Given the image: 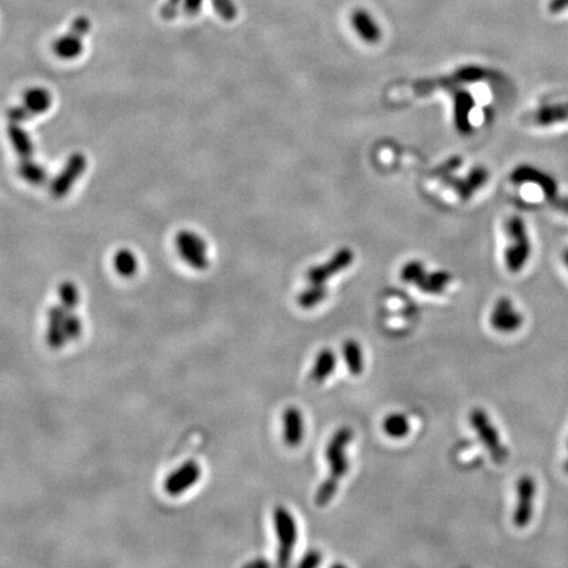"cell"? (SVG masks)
<instances>
[{"label": "cell", "instance_id": "obj_28", "mask_svg": "<svg viewBox=\"0 0 568 568\" xmlns=\"http://www.w3.org/2000/svg\"><path fill=\"white\" fill-rule=\"evenodd\" d=\"M69 31L77 33L80 37H85L91 31V21H90V19L87 18V16H83V15L77 16L71 21Z\"/></svg>", "mask_w": 568, "mask_h": 568}, {"label": "cell", "instance_id": "obj_29", "mask_svg": "<svg viewBox=\"0 0 568 568\" xmlns=\"http://www.w3.org/2000/svg\"><path fill=\"white\" fill-rule=\"evenodd\" d=\"M183 6V0H166L161 7V16L164 20H172L179 14V9Z\"/></svg>", "mask_w": 568, "mask_h": 568}, {"label": "cell", "instance_id": "obj_13", "mask_svg": "<svg viewBox=\"0 0 568 568\" xmlns=\"http://www.w3.org/2000/svg\"><path fill=\"white\" fill-rule=\"evenodd\" d=\"M21 105L32 117L48 112L53 105V95L49 88L33 86L26 88L21 98Z\"/></svg>", "mask_w": 568, "mask_h": 568}, {"label": "cell", "instance_id": "obj_21", "mask_svg": "<svg viewBox=\"0 0 568 568\" xmlns=\"http://www.w3.org/2000/svg\"><path fill=\"white\" fill-rule=\"evenodd\" d=\"M383 431L394 439L404 438L411 431V424L403 414H391L383 420Z\"/></svg>", "mask_w": 568, "mask_h": 568}, {"label": "cell", "instance_id": "obj_34", "mask_svg": "<svg viewBox=\"0 0 568 568\" xmlns=\"http://www.w3.org/2000/svg\"><path fill=\"white\" fill-rule=\"evenodd\" d=\"M564 470H566V473H568V461L566 462V465H564Z\"/></svg>", "mask_w": 568, "mask_h": 568}, {"label": "cell", "instance_id": "obj_10", "mask_svg": "<svg viewBox=\"0 0 568 568\" xmlns=\"http://www.w3.org/2000/svg\"><path fill=\"white\" fill-rule=\"evenodd\" d=\"M490 321L493 329L503 333H510L520 329L524 320L518 312L513 310L512 303L508 299H501L493 308Z\"/></svg>", "mask_w": 568, "mask_h": 568}, {"label": "cell", "instance_id": "obj_7", "mask_svg": "<svg viewBox=\"0 0 568 568\" xmlns=\"http://www.w3.org/2000/svg\"><path fill=\"white\" fill-rule=\"evenodd\" d=\"M353 261L354 254L352 250L347 248L340 249L325 263L312 267L308 271V280L312 284H325L329 279L350 266Z\"/></svg>", "mask_w": 568, "mask_h": 568}, {"label": "cell", "instance_id": "obj_33", "mask_svg": "<svg viewBox=\"0 0 568 568\" xmlns=\"http://www.w3.org/2000/svg\"><path fill=\"white\" fill-rule=\"evenodd\" d=\"M248 567H268V563L265 562L263 559H258L256 560V562H251V563H249V564H248Z\"/></svg>", "mask_w": 568, "mask_h": 568}, {"label": "cell", "instance_id": "obj_4", "mask_svg": "<svg viewBox=\"0 0 568 568\" xmlns=\"http://www.w3.org/2000/svg\"><path fill=\"white\" fill-rule=\"evenodd\" d=\"M352 439H353V431L350 428L347 426L340 428L333 434L325 448V458L330 470L329 478L335 479L337 482H340L349 471L350 465H349V458L345 453V448L349 446Z\"/></svg>", "mask_w": 568, "mask_h": 568}, {"label": "cell", "instance_id": "obj_18", "mask_svg": "<svg viewBox=\"0 0 568 568\" xmlns=\"http://www.w3.org/2000/svg\"><path fill=\"white\" fill-rule=\"evenodd\" d=\"M342 357H344L345 364H346L349 372L354 377H359L364 369L361 345L358 344L355 340L345 341L342 345Z\"/></svg>", "mask_w": 568, "mask_h": 568}, {"label": "cell", "instance_id": "obj_6", "mask_svg": "<svg viewBox=\"0 0 568 568\" xmlns=\"http://www.w3.org/2000/svg\"><path fill=\"white\" fill-rule=\"evenodd\" d=\"M201 478V468L195 461H187L175 468L164 482V490L169 496L177 498L192 488Z\"/></svg>", "mask_w": 568, "mask_h": 568}, {"label": "cell", "instance_id": "obj_30", "mask_svg": "<svg viewBox=\"0 0 568 568\" xmlns=\"http://www.w3.org/2000/svg\"><path fill=\"white\" fill-rule=\"evenodd\" d=\"M321 560H322V557H321V554H320L319 551L317 550L307 551V552L304 554V557H303L302 560H300V563H299V567L300 568L319 567L320 564H321Z\"/></svg>", "mask_w": 568, "mask_h": 568}, {"label": "cell", "instance_id": "obj_31", "mask_svg": "<svg viewBox=\"0 0 568 568\" xmlns=\"http://www.w3.org/2000/svg\"><path fill=\"white\" fill-rule=\"evenodd\" d=\"M204 0H183V11L189 16H196L203 7Z\"/></svg>", "mask_w": 568, "mask_h": 568}, {"label": "cell", "instance_id": "obj_2", "mask_svg": "<svg viewBox=\"0 0 568 568\" xmlns=\"http://www.w3.org/2000/svg\"><path fill=\"white\" fill-rule=\"evenodd\" d=\"M273 521L278 537V564L287 567L293 559V547L298 542V525L293 513L282 505H278L273 512Z\"/></svg>", "mask_w": 568, "mask_h": 568}, {"label": "cell", "instance_id": "obj_27", "mask_svg": "<svg viewBox=\"0 0 568 568\" xmlns=\"http://www.w3.org/2000/svg\"><path fill=\"white\" fill-rule=\"evenodd\" d=\"M216 14L226 21H233L238 15V9L233 0H212Z\"/></svg>", "mask_w": 568, "mask_h": 568}, {"label": "cell", "instance_id": "obj_24", "mask_svg": "<svg viewBox=\"0 0 568 568\" xmlns=\"http://www.w3.org/2000/svg\"><path fill=\"white\" fill-rule=\"evenodd\" d=\"M338 484L340 482H337L329 476L320 484L316 496H315V501L319 507H327V504L335 499L337 491H338Z\"/></svg>", "mask_w": 568, "mask_h": 568}, {"label": "cell", "instance_id": "obj_26", "mask_svg": "<svg viewBox=\"0 0 568 568\" xmlns=\"http://www.w3.org/2000/svg\"><path fill=\"white\" fill-rule=\"evenodd\" d=\"M426 273L425 266L420 261H411L400 271V278L404 283H417Z\"/></svg>", "mask_w": 568, "mask_h": 568}, {"label": "cell", "instance_id": "obj_12", "mask_svg": "<svg viewBox=\"0 0 568 568\" xmlns=\"http://www.w3.org/2000/svg\"><path fill=\"white\" fill-rule=\"evenodd\" d=\"M350 20L355 33L359 36L364 43H377L380 41L382 28L367 9H354Z\"/></svg>", "mask_w": 568, "mask_h": 568}, {"label": "cell", "instance_id": "obj_19", "mask_svg": "<svg viewBox=\"0 0 568 568\" xmlns=\"http://www.w3.org/2000/svg\"><path fill=\"white\" fill-rule=\"evenodd\" d=\"M19 175L23 181L29 184L38 186L43 184L48 179V172L43 164L36 162L35 158H26L21 159L18 167Z\"/></svg>", "mask_w": 568, "mask_h": 568}, {"label": "cell", "instance_id": "obj_9", "mask_svg": "<svg viewBox=\"0 0 568 568\" xmlns=\"http://www.w3.org/2000/svg\"><path fill=\"white\" fill-rule=\"evenodd\" d=\"M69 308L62 305L61 303L52 305L51 310H48V327H46V342L52 349H62L65 345L68 344V337L65 335L63 329V321L66 317Z\"/></svg>", "mask_w": 568, "mask_h": 568}, {"label": "cell", "instance_id": "obj_25", "mask_svg": "<svg viewBox=\"0 0 568 568\" xmlns=\"http://www.w3.org/2000/svg\"><path fill=\"white\" fill-rule=\"evenodd\" d=\"M63 329L65 335L68 337V341H75L79 337L82 336L83 332V324L82 320L79 319L75 310H69L66 313V317L63 321Z\"/></svg>", "mask_w": 568, "mask_h": 568}, {"label": "cell", "instance_id": "obj_1", "mask_svg": "<svg viewBox=\"0 0 568 568\" xmlns=\"http://www.w3.org/2000/svg\"><path fill=\"white\" fill-rule=\"evenodd\" d=\"M174 248L178 257L187 266L196 271L209 267L207 241L203 236L192 229H181L174 237Z\"/></svg>", "mask_w": 568, "mask_h": 568}, {"label": "cell", "instance_id": "obj_15", "mask_svg": "<svg viewBox=\"0 0 568 568\" xmlns=\"http://www.w3.org/2000/svg\"><path fill=\"white\" fill-rule=\"evenodd\" d=\"M9 142L16 152V154L20 157V159L32 158L35 154V141L31 136V133L24 128V124H15L9 122Z\"/></svg>", "mask_w": 568, "mask_h": 568}, {"label": "cell", "instance_id": "obj_11", "mask_svg": "<svg viewBox=\"0 0 568 568\" xmlns=\"http://www.w3.org/2000/svg\"><path fill=\"white\" fill-rule=\"evenodd\" d=\"M284 443L288 448H299L304 438V420L299 408L288 406L282 416Z\"/></svg>", "mask_w": 568, "mask_h": 568}, {"label": "cell", "instance_id": "obj_17", "mask_svg": "<svg viewBox=\"0 0 568 568\" xmlns=\"http://www.w3.org/2000/svg\"><path fill=\"white\" fill-rule=\"evenodd\" d=\"M112 266L117 275L128 279V278H133L137 274L140 262H138L137 256L135 254L133 250L121 248V249L116 250L113 254Z\"/></svg>", "mask_w": 568, "mask_h": 568}, {"label": "cell", "instance_id": "obj_32", "mask_svg": "<svg viewBox=\"0 0 568 568\" xmlns=\"http://www.w3.org/2000/svg\"><path fill=\"white\" fill-rule=\"evenodd\" d=\"M568 9V0H550L549 9L552 14H559Z\"/></svg>", "mask_w": 568, "mask_h": 568}, {"label": "cell", "instance_id": "obj_5", "mask_svg": "<svg viewBox=\"0 0 568 568\" xmlns=\"http://www.w3.org/2000/svg\"><path fill=\"white\" fill-rule=\"evenodd\" d=\"M87 170V157L82 153H73L61 172L51 182V194L56 199L65 198L77 184Z\"/></svg>", "mask_w": 568, "mask_h": 568}, {"label": "cell", "instance_id": "obj_14", "mask_svg": "<svg viewBox=\"0 0 568 568\" xmlns=\"http://www.w3.org/2000/svg\"><path fill=\"white\" fill-rule=\"evenodd\" d=\"M52 51L56 57L62 61L78 60L85 52L83 37L69 31L57 37L52 43Z\"/></svg>", "mask_w": 568, "mask_h": 568}, {"label": "cell", "instance_id": "obj_3", "mask_svg": "<svg viewBox=\"0 0 568 568\" xmlns=\"http://www.w3.org/2000/svg\"><path fill=\"white\" fill-rule=\"evenodd\" d=\"M470 424L482 441L483 445L490 451L492 459L498 463H503L508 458V450L503 446L499 433L492 425L488 414L480 408L473 409L470 414Z\"/></svg>", "mask_w": 568, "mask_h": 568}, {"label": "cell", "instance_id": "obj_22", "mask_svg": "<svg viewBox=\"0 0 568 568\" xmlns=\"http://www.w3.org/2000/svg\"><path fill=\"white\" fill-rule=\"evenodd\" d=\"M327 296L325 284H312L298 296V303L303 310H312Z\"/></svg>", "mask_w": 568, "mask_h": 568}, {"label": "cell", "instance_id": "obj_16", "mask_svg": "<svg viewBox=\"0 0 568 568\" xmlns=\"http://www.w3.org/2000/svg\"><path fill=\"white\" fill-rule=\"evenodd\" d=\"M337 366V357L332 349L321 350L313 362L310 377L316 383H324L335 370Z\"/></svg>", "mask_w": 568, "mask_h": 568}, {"label": "cell", "instance_id": "obj_23", "mask_svg": "<svg viewBox=\"0 0 568 568\" xmlns=\"http://www.w3.org/2000/svg\"><path fill=\"white\" fill-rule=\"evenodd\" d=\"M58 299L62 305L69 310H75L80 302V293L75 283L73 282H62L58 287Z\"/></svg>", "mask_w": 568, "mask_h": 568}, {"label": "cell", "instance_id": "obj_20", "mask_svg": "<svg viewBox=\"0 0 568 568\" xmlns=\"http://www.w3.org/2000/svg\"><path fill=\"white\" fill-rule=\"evenodd\" d=\"M451 280V275L446 271H434V273H425L421 279L416 283L419 290L422 293L429 295H438L443 293L445 288Z\"/></svg>", "mask_w": 568, "mask_h": 568}, {"label": "cell", "instance_id": "obj_8", "mask_svg": "<svg viewBox=\"0 0 568 568\" xmlns=\"http://www.w3.org/2000/svg\"><path fill=\"white\" fill-rule=\"evenodd\" d=\"M534 492L533 479L530 476H522L517 484V507L513 515V522L517 527H525L532 520Z\"/></svg>", "mask_w": 568, "mask_h": 568}]
</instances>
